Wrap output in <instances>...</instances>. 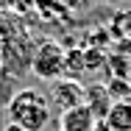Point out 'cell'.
Segmentation results:
<instances>
[{"label": "cell", "instance_id": "1", "mask_svg": "<svg viewBox=\"0 0 131 131\" xmlns=\"http://www.w3.org/2000/svg\"><path fill=\"white\" fill-rule=\"evenodd\" d=\"M8 126H17L23 131H45L50 123V98L39 89H20L6 106Z\"/></svg>", "mask_w": 131, "mask_h": 131}, {"label": "cell", "instance_id": "2", "mask_svg": "<svg viewBox=\"0 0 131 131\" xmlns=\"http://www.w3.org/2000/svg\"><path fill=\"white\" fill-rule=\"evenodd\" d=\"M31 70L45 81H59L64 75V48L53 39H45L31 59Z\"/></svg>", "mask_w": 131, "mask_h": 131}, {"label": "cell", "instance_id": "3", "mask_svg": "<svg viewBox=\"0 0 131 131\" xmlns=\"http://www.w3.org/2000/svg\"><path fill=\"white\" fill-rule=\"evenodd\" d=\"M50 101L59 106L61 112H67V109H73V106H81L84 103V84H81V81H70V78L53 81Z\"/></svg>", "mask_w": 131, "mask_h": 131}, {"label": "cell", "instance_id": "4", "mask_svg": "<svg viewBox=\"0 0 131 131\" xmlns=\"http://www.w3.org/2000/svg\"><path fill=\"white\" fill-rule=\"evenodd\" d=\"M101 120L86 109V106H73V109H67V112H61L59 114V131H95Z\"/></svg>", "mask_w": 131, "mask_h": 131}, {"label": "cell", "instance_id": "5", "mask_svg": "<svg viewBox=\"0 0 131 131\" xmlns=\"http://www.w3.org/2000/svg\"><path fill=\"white\" fill-rule=\"evenodd\" d=\"M112 103H114V101L109 98L106 84H89V86H84V106H86L98 120H106Z\"/></svg>", "mask_w": 131, "mask_h": 131}, {"label": "cell", "instance_id": "6", "mask_svg": "<svg viewBox=\"0 0 131 131\" xmlns=\"http://www.w3.org/2000/svg\"><path fill=\"white\" fill-rule=\"evenodd\" d=\"M103 123L109 126V131H131V101L112 103V109H109Z\"/></svg>", "mask_w": 131, "mask_h": 131}, {"label": "cell", "instance_id": "7", "mask_svg": "<svg viewBox=\"0 0 131 131\" xmlns=\"http://www.w3.org/2000/svg\"><path fill=\"white\" fill-rule=\"evenodd\" d=\"M81 75H84V50L81 48L64 50V78L78 81Z\"/></svg>", "mask_w": 131, "mask_h": 131}, {"label": "cell", "instance_id": "8", "mask_svg": "<svg viewBox=\"0 0 131 131\" xmlns=\"http://www.w3.org/2000/svg\"><path fill=\"white\" fill-rule=\"evenodd\" d=\"M112 36H120L123 42H131V8H123L112 17Z\"/></svg>", "mask_w": 131, "mask_h": 131}, {"label": "cell", "instance_id": "9", "mask_svg": "<svg viewBox=\"0 0 131 131\" xmlns=\"http://www.w3.org/2000/svg\"><path fill=\"white\" fill-rule=\"evenodd\" d=\"M81 50H84V73L106 70V53L101 48H81Z\"/></svg>", "mask_w": 131, "mask_h": 131}, {"label": "cell", "instance_id": "10", "mask_svg": "<svg viewBox=\"0 0 131 131\" xmlns=\"http://www.w3.org/2000/svg\"><path fill=\"white\" fill-rule=\"evenodd\" d=\"M106 92H109V98H112L114 103H117V101H131V84H128V78H109Z\"/></svg>", "mask_w": 131, "mask_h": 131}, {"label": "cell", "instance_id": "11", "mask_svg": "<svg viewBox=\"0 0 131 131\" xmlns=\"http://www.w3.org/2000/svg\"><path fill=\"white\" fill-rule=\"evenodd\" d=\"M6 131H23V128H17V126H6Z\"/></svg>", "mask_w": 131, "mask_h": 131}]
</instances>
